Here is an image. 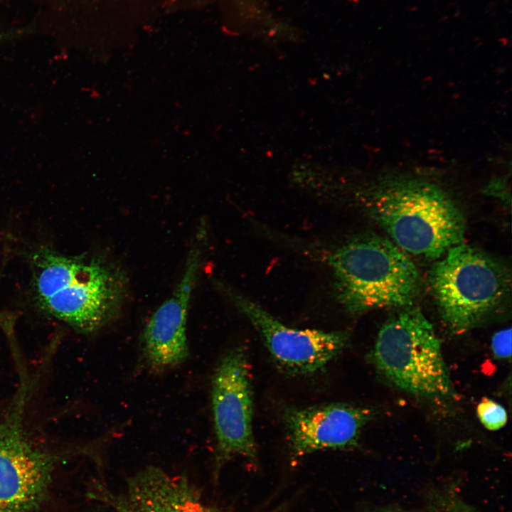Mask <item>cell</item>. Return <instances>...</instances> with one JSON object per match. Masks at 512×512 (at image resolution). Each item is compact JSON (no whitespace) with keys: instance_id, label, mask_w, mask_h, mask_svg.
Wrapping results in <instances>:
<instances>
[{"instance_id":"1","label":"cell","mask_w":512,"mask_h":512,"mask_svg":"<svg viewBox=\"0 0 512 512\" xmlns=\"http://www.w3.org/2000/svg\"><path fill=\"white\" fill-rule=\"evenodd\" d=\"M30 263L34 300L46 313L84 334L100 329L118 315L126 292L118 270L47 247L36 249Z\"/></svg>"},{"instance_id":"2","label":"cell","mask_w":512,"mask_h":512,"mask_svg":"<svg viewBox=\"0 0 512 512\" xmlns=\"http://www.w3.org/2000/svg\"><path fill=\"white\" fill-rule=\"evenodd\" d=\"M371 218L405 253L437 260L464 242V217L437 185L413 178L381 183L370 194Z\"/></svg>"},{"instance_id":"3","label":"cell","mask_w":512,"mask_h":512,"mask_svg":"<svg viewBox=\"0 0 512 512\" xmlns=\"http://www.w3.org/2000/svg\"><path fill=\"white\" fill-rule=\"evenodd\" d=\"M336 297L348 313L408 307L418 296L416 265L391 240L375 235L348 240L326 256Z\"/></svg>"},{"instance_id":"4","label":"cell","mask_w":512,"mask_h":512,"mask_svg":"<svg viewBox=\"0 0 512 512\" xmlns=\"http://www.w3.org/2000/svg\"><path fill=\"white\" fill-rule=\"evenodd\" d=\"M371 360L380 375L405 393L432 400L454 395L441 341L417 309H405L387 320L378 334Z\"/></svg>"},{"instance_id":"5","label":"cell","mask_w":512,"mask_h":512,"mask_svg":"<svg viewBox=\"0 0 512 512\" xmlns=\"http://www.w3.org/2000/svg\"><path fill=\"white\" fill-rule=\"evenodd\" d=\"M435 262L430 282L442 319L455 334L476 327L510 291L506 269L484 252L464 242Z\"/></svg>"},{"instance_id":"6","label":"cell","mask_w":512,"mask_h":512,"mask_svg":"<svg viewBox=\"0 0 512 512\" xmlns=\"http://www.w3.org/2000/svg\"><path fill=\"white\" fill-rule=\"evenodd\" d=\"M252 398L247 353L243 347H235L220 360L211 380L216 473L236 457L257 462Z\"/></svg>"},{"instance_id":"7","label":"cell","mask_w":512,"mask_h":512,"mask_svg":"<svg viewBox=\"0 0 512 512\" xmlns=\"http://www.w3.org/2000/svg\"><path fill=\"white\" fill-rule=\"evenodd\" d=\"M224 290L260 334L274 362L288 373L309 375L324 370L348 344V331L288 327L247 297L231 289Z\"/></svg>"},{"instance_id":"8","label":"cell","mask_w":512,"mask_h":512,"mask_svg":"<svg viewBox=\"0 0 512 512\" xmlns=\"http://www.w3.org/2000/svg\"><path fill=\"white\" fill-rule=\"evenodd\" d=\"M21 394L10 415L0 422V512H30L44 496L53 459L33 445L22 424Z\"/></svg>"},{"instance_id":"9","label":"cell","mask_w":512,"mask_h":512,"mask_svg":"<svg viewBox=\"0 0 512 512\" xmlns=\"http://www.w3.org/2000/svg\"><path fill=\"white\" fill-rule=\"evenodd\" d=\"M202 238L198 233L176 289L156 309L143 329L140 358L143 367L151 373H165L181 365L188 357L187 316L201 264Z\"/></svg>"},{"instance_id":"10","label":"cell","mask_w":512,"mask_h":512,"mask_svg":"<svg viewBox=\"0 0 512 512\" xmlns=\"http://www.w3.org/2000/svg\"><path fill=\"white\" fill-rule=\"evenodd\" d=\"M372 416L368 408L343 403L289 408L284 421L291 454L297 459L320 450L353 448Z\"/></svg>"},{"instance_id":"11","label":"cell","mask_w":512,"mask_h":512,"mask_svg":"<svg viewBox=\"0 0 512 512\" xmlns=\"http://www.w3.org/2000/svg\"><path fill=\"white\" fill-rule=\"evenodd\" d=\"M101 495L110 512H227L205 501L183 476L148 466L129 478L124 489ZM268 512H285L281 506Z\"/></svg>"},{"instance_id":"12","label":"cell","mask_w":512,"mask_h":512,"mask_svg":"<svg viewBox=\"0 0 512 512\" xmlns=\"http://www.w3.org/2000/svg\"><path fill=\"white\" fill-rule=\"evenodd\" d=\"M427 497L429 506L434 512H480L464 501L450 486L432 489Z\"/></svg>"},{"instance_id":"13","label":"cell","mask_w":512,"mask_h":512,"mask_svg":"<svg viewBox=\"0 0 512 512\" xmlns=\"http://www.w3.org/2000/svg\"><path fill=\"white\" fill-rule=\"evenodd\" d=\"M478 418L483 426L489 430L496 431L504 427L508 420L507 411L498 402L484 398L476 407Z\"/></svg>"},{"instance_id":"14","label":"cell","mask_w":512,"mask_h":512,"mask_svg":"<svg viewBox=\"0 0 512 512\" xmlns=\"http://www.w3.org/2000/svg\"><path fill=\"white\" fill-rule=\"evenodd\" d=\"M491 350L496 358L510 359L511 357V329L496 332L491 338Z\"/></svg>"},{"instance_id":"15","label":"cell","mask_w":512,"mask_h":512,"mask_svg":"<svg viewBox=\"0 0 512 512\" xmlns=\"http://www.w3.org/2000/svg\"><path fill=\"white\" fill-rule=\"evenodd\" d=\"M372 512H405L404 511L395 508H380Z\"/></svg>"}]
</instances>
